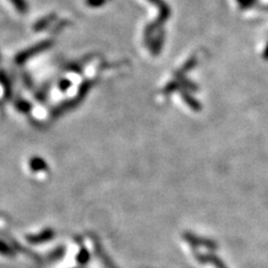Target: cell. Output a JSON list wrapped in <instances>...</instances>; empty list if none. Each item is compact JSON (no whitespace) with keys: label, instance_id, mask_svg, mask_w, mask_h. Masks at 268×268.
Segmentation results:
<instances>
[{"label":"cell","instance_id":"6","mask_svg":"<svg viewBox=\"0 0 268 268\" xmlns=\"http://www.w3.org/2000/svg\"><path fill=\"white\" fill-rule=\"evenodd\" d=\"M109 0H85L86 5L90 8H99V7L104 6Z\"/></svg>","mask_w":268,"mask_h":268},{"label":"cell","instance_id":"2","mask_svg":"<svg viewBox=\"0 0 268 268\" xmlns=\"http://www.w3.org/2000/svg\"><path fill=\"white\" fill-rule=\"evenodd\" d=\"M53 45V43L51 40H44V41H40V43L34 45V46L29 47L28 50L24 51L22 53H20L19 56L17 57V62L19 63H24L25 60L29 59L30 57H33V56H35L37 54H39V53L46 51L50 48Z\"/></svg>","mask_w":268,"mask_h":268},{"label":"cell","instance_id":"3","mask_svg":"<svg viewBox=\"0 0 268 268\" xmlns=\"http://www.w3.org/2000/svg\"><path fill=\"white\" fill-rule=\"evenodd\" d=\"M164 32L163 30H161L160 34L158 36H153L152 40H151L150 43V50H151V53H152L153 55H159V53L161 52L162 47H163V44H164Z\"/></svg>","mask_w":268,"mask_h":268},{"label":"cell","instance_id":"7","mask_svg":"<svg viewBox=\"0 0 268 268\" xmlns=\"http://www.w3.org/2000/svg\"><path fill=\"white\" fill-rule=\"evenodd\" d=\"M252 1L254 0H238V2H240L243 6H249Z\"/></svg>","mask_w":268,"mask_h":268},{"label":"cell","instance_id":"1","mask_svg":"<svg viewBox=\"0 0 268 268\" xmlns=\"http://www.w3.org/2000/svg\"><path fill=\"white\" fill-rule=\"evenodd\" d=\"M148 1L158 7V9H159V16H158L156 20L149 24L148 27L144 30V41L146 46L150 45L156 32H158L163 26L164 22L168 21L170 16H171V8H170L164 0H148Z\"/></svg>","mask_w":268,"mask_h":268},{"label":"cell","instance_id":"5","mask_svg":"<svg viewBox=\"0 0 268 268\" xmlns=\"http://www.w3.org/2000/svg\"><path fill=\"white\" fill-rule=\"evenodd\" d=\"M10 2L15 6V8L17 11H19L20 14H26L28 11V5L26 2V0H10Z\"/></svg>","mask_w":268,"mask_h":268},{"label":"cell","instance_id":"4","mask_svg":"<svg viewBox=\"0 0 268 268\" xmlns=\"http://www.w3.org/2000/svg\"><path fill=\"white\" fill-rule=\"evenodd\" d=\"M55 15H50V16L43 18V19L38 20L34 26V29L36 30V32H40V30H43L45 28H47L48 26H50L53 21L55 19Z\"/></svg>","mask_w":268,"mask_h":268}]
</instances>
